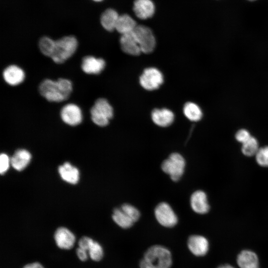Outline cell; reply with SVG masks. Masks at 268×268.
Listing matches in <instances>:
<instances>
[{"label": "cell", "mask_w": 268, "mask_h": 268, "mask_svg": "<svg viewBox=\"0 0 268 268\" xmlns=\"http://www.w3.org/2000/svg\"><path fill=\"white\" fill-rule=\"evenodd\" d=\"M72 90L71 82L63 78H59L56 81L45 79L39 86L41 95L50 102H61L66 100L69 97Z\"/></svg>", "instance_id": "cell-1"}, {"label": "cell", "mask_w": 268, "mask_h": 268, "mask_svg": "<svg viewBox=\"0 0 268 268\" xmlns=\"http://www.w3.org/2000/svg\"><path fill=\"white\" fill-rule=\"evenodd\" d=\"M172 255L165 246L156 244L148 248L139 262V268H171Z\"/></svg>", "instance_id": "cell-2"}, {"label": "cell", "mask_w": 268, "mask_h": 268, "mask_svg": "<svg viewBox=\"0 0 268 268\" xmlns=\"http://www.w3.org/2000/svg\"><path fill=\"white\" fill-rule=\"evenodd\" d=\"M77 46L78 41L74 36L63 37L56 41L54 51L50 58L55 63L62 64L74 54Z\"/></svg>", "instance_id": "cell-3"}, {"label": "cell", "mask_w": 268, "mask_h": 268, "mask_svg": "<svg viewBox=\"0 0 268 268\" xmlns=\"http://www.w3.org/2000/svg\"><path fill=\"white\" fill-rule=\"evenodd\" d=\"M91 117L94 124L100 127L107 126L113 116V109L104 98L97 99L90 109Z\"/></svg>", "instance_id": "cell-4"}, {"label": "cell", "mask_w": 268, "mask_h": 268, "mask_svg": "<svg viewBox=\"0 0 268 268\" xmlns=\"http://www.w3.org/2000/svg\"><path fill=\"white\" fill-rule=\"evenodd\" d=\"M185 165V160L181 154L173 153L162 162L161 169L173 181H177L184 173Z\"/></svg>", "instance_id": "cell-5"}, {"label": "cell", "mask_w": 268, "mask_h": 268, "mask_svg": "<svg viewBox=\"0 0 268 268\" xmlns=\"http://www.w3.org/2000/svg\"><path fill=\"white\" fill-rule=\"evenodd\" d=\"M141 52L145 54L151 53L156 44L155 39L151 30L144 25H137L134 31Z\"/></svg>", "instance_id": "cell-6"}, {"label": "cell", "mask_w": 268, "mask_h": 268, "mask_svg": "<svg viewBox=\"0 0 268 268\" xmlns=\"http://www.w3.org/2000/svg\"><path fill=\"white\" fill-rule=\"evenodd\" d=\"M154 215L158 222L164 227H173L178 221L175 212L166 202L160 203L156 206L154 210Z\"/></svg>", "instance_id": "cell-7"}, {"label": "cell", "mask_w": 268, "mask_h": 268, "mask_svg": "<svg viewBox=\"0 0 268 268\" xmlns=\"http://www.w3.org/2000/svg\"><path fill=\"white\" fill-rule=\"evenodd\" d=\"M139 82L146 90H155L163 83V76L160 70L155 67L147 68L140 76Z\"/></svg>", "instance_id": "cell-8"}, {"label": "cell", "mask_w": 268, "mask_h": 268, "mask_svg": "<svg viewBox=\"0 0 268 268\" xmlns=\"http://www.w3.org/2000/svg\"><path fill=\"white\" fill-rule=\"evenodd\" d=\"M187 245L190 252L197 257L205 256L209 249L208 241L202 235L190 236L187 239Z\"/></svg>", "instance_id": "cell-9"}, {"label": "cell", "mask_w": 268, "mask_h": 268, "mask_svg": "<svg viewBox=\"0 0 268 268\" xmlns=\"http://www.w3.org/2000/svg\"><path fill=\"white\" fill-rule=\"evenodd\" d=\"M60 115L63 121L70 126H77L82 120L80 108L72 103L64 106L61 109Z\"/></svg>", "instance_id": "cell-10"}, {"label": "cell", "mask_w": 268, "mask_h": 268, "mask_svg": "<svg viewBox=\"0 0 268 268\" xmlns=\"http://www.w3.org/2000/svg\"><path fill=\"white\" fill-rule=\"evenodd\" d=\"M54 240L59 248L69 250L73 247L76 238L74 234L68 228L61 227L55 231Z\"/></svg>", "instance_id": "cell-11"}, {"label": "cell", "mask_w": 268, "mask_h": 268, "mask_svg": "<svg viewBox=\"0 0 268 268\" xmlns=\"http://www.w3.org/2000/svg\"><path fill=\"white\" fill-rule=\"evenodd\" d=\"M105 65V62L103 59L87 56L82 59L81 67L86 73L97 74L103 71Z\"/></svg>", "instance_id": "cell-12"}, {"label": "cell", "mask_w": 268, "mask_h": 268, "mask_svg": "<svg viewBox=\"0 0 268 268\" xmlns=\"http://www.w3.org/2000/svg\"><path fill=\"white\" fill-rule=\"evenodd\" d=\"M120 41L121 49L125 53L130 55L137 56L141 53L134 31L122 34Z\"/></svg>", "instance_id": "cell-13"}, {"label": "cell", "mask_w": 268, "mask_h": 268, "mask_svg": "<svg viewBox=\"0 0 268 268\" xmlns=\"http://www.w3.org/2000/svg\"><path fill=\"white\" fill-rule=\"evenodd\" d=\"M190 203L192 209L198 214H205L209 211V205L207 196L202 191L195 192L191 197Z\"/></svg>", "instance_id": "cell-14"}, {"label": "cell", "mask_w": 268, "mask_h": 268, "mask_svg": "<svg viewBox=\"0 0 268 268\" xmlns=\"http://www.w3.org/2000/svg\"><path fill=\"white\" fill-rule=\"evenodd\" d=\"M3 77L9 85L16 86L22 83L25 78L23 69L16 65H10L3 70Z\"/></svg>", "instance_id": "cell-15"}, {"label": "cell", "mask_w": 268, "mask_h": 268, "mask_svg": "<svg viewBox=\"0 0 268 268\" xmlns=\"http://www.w3.org/2000/svg\"><path fill=\"white\" fill-rule=\"evenodd\" d=\"M133 9L138 18L146 19L153 15L155 7L151 0H135Z\"/></svg>", "instance_id": "cell-16"}, {"label": "cell", "mask_w": 268, "mask_h": 268, "mask_svg": "<svg viewBox=\"0 0 268 268\" xmlns=\"http://www.w3.org/2000/svg\"><path fill=\"white\" fill-rule=\"evenodd\" d=\"M151 118L156 125L166 127L171 125L173 122L174 115L171 110L168 109H155L151 113Z\"/></svg>", "instance_id": "cell-17"}, {"label": "cell", "mask_w": 268, "mask_h": 268, "mask_svg": "<svg viewBox=\"0 0 268 268\" xmlns=\"http://www.w3.org/2000/svg\"><path fill=\"white\" fill-rule=\"evenodd\" d=\"M237 265L240 268H259V259L253 251L243 250L238 255Z\"/></svg>", "instance_id": "cell-18"}, {"label": "cell", "mask_w": 268, "mask_h": 268, "mask_svg": "<svg viewBox=\"0 0 268 268\" xmlns=\"http://www.w3.org/2000/svg\"><path fill=\"white\" fill-rule=\"evenodd\" d=\"M59 173L62 179L69 184H75L79 180L78 170L68 162H66L59 167Z\"/></svg>", "instance_id": "cell-19"}, {"label": "cell", "mask_w": 268, "mask_h": 268, "mask_svg": "<svg viewBox=\"0 0 268 268\" xmlns=\"http://www.w3.org/2000/svg\"><path fill=\"white\" fill-rule=\"evenodd\" d=\"M31 159V155L25 149L17 150L10 159L12 166L17 171H21L28 165Z\"/></svg>", "instance_id": "cell-20"}, {"label": "cell", "mask_w": 268, "mask_h": 268, "mask_svg": "<svg viewBox=\"0 0 268 268\" xmlns=\"http://www.w3.org/2000/svg\"><path fill=\"white\" fill-rule=\"evenodd\" d=\"M137 26L135 21L128 14L119 15L115 29L122 35L132 32Z\"/></svg>", "instance_id": "cell-21"}, {"label": "cell", "mask_w": 268, "mask_h": 268, "mask_svg": "<svg viewBox=\"0 0 268 268\" xmlns=\"http://www.w3.org/2000/svg\"><path fill=\"white\" fill-rule=\"evenodd\" d=\"M119 17V15L115 10L107 9L101 16V24L105 29L112 31L116 28Z\"/></svg>", "instance_id": "cell-22"}, {"label": "cell", "mask_w": 268, "mask_h": 268, "mask_svg": "<svg viewBox=\"0 0 268 268\" xmlns=\"http://www.w3.org/2000/svg\"><path fill=\"white\" fill-rule=\"evenodd\" d=\"M112 218L119 227L123 229L130 228L134 223L132 219L121 207L114 210Z\"/></svg>", "instance_id": "cell-23"}, {"label": "cell", "mask_w": 268, "mask_h": 268, "mask_svg": "<svg viewBox=\"0 0 268 268\" xmlns=\"http://www.w3.org/2000/svg\"><path fill=\"white\" fill-rule=\"evenodd\" d=\"M185 116L191 121H199L202 117V112L200 107L193 102L187 103L183 109Z\"/></svg>", "instance_id": "cell-24"}, {"label": "cell", "mask_w": 268, "mask_h": 268, "mask_svg": "<svg viewBox=\"0 0 268 268\" xmlns=\"http://www.w3.org/2000/svg\"><path fill=\"white\" fill-rule=\"evenodd\" d=\"M259 148L257 139L252 136L248 140L242 144L241 150L244 155L251 157L255 156Z\"/></svg>", "instance_id": "cell-25"}, {"label": "cell", "mask_w": 268, "mask_h": 268, "mask_svg": "<svg viewBox=\"0 0 268 268\" xmlns=\"http://www.w3.org/2000/svg\"><path fill=\"white\" fill-rule=\"evenodd\" d=\"M55 43L56 41L49 37L44 36L39 41L40 51L44 55L51 57L54 51Z\"/></svg>", "instance_id": "cell-26"}, {"label": "cell", "mask_w": 268, "mask_h": 268, "mask_svg": "<svg viewBox=\"0 0 268 268\" xmlns=\"http://www.w3.org/2000/svg\"><path fill=\"white\" fill-rule=\"evenodd\" d=\"M89 257L94 261H100L103 257L104 251L102 246L94 241L87 251Z\"/></svg>", "instance_id": "cell-27"}, {"label": "cell", "mask_w": 268, "mask_h": 268, "mask_svg": "<svg viewBox=\"0 0 268 268\" xmlns=\"http://www.w3.org/2000/svg\"><path fill=\"white\" fill-rule=\"evenodd\" d=\"M255 156L260 166L268 167V146L260 148Z\"/></svg>", "instance_id": "cell-28"}, {"label": "cell", "mask_w": 268, "mask_h": 268, "mask_svg": "<svg viewBox=\"0 0 268 268\" xmlns=\"http://www.w3.org/2000/svg\"><path fill=\"white\" fill-rule=\"evenodd\" d=\"M121 208L125 211L135 223L140 217L139 210L131 204L126 203L122 205Z\"/></svg>", "instance_id": "cell-29"}, {"label": "cell", "mask_w": 268, "mask_h": 268, "mask_svg": "<svg viewBox=\"0 0 268 268\" xmlns=\"http://www.w3.org/2000/svg\"><path fill=\"white\" fill-rule=\"evenodd\" d=\"M10 163V159L5 153H1L0 156V173H5L8 170Z\"/></svg>", "instance_id": "cell-30"}, {"label": "cell", "mask_w": 268, "mask_h": 268, "mask_svg": "<svg viewBox=\"0 0 268 268\" xmlns=\"http://www.w3.org/2000/svg\"><path fill=\"white\" fill-rule=\"evenodd\" d=\"M251 136L249 132L246 129L239 130L235 134L236 139L242 144L248 140Z\"/></svg>", "instance_id": "cell-31"}, {"label": "cell", "mask_w": 268, "mask_h": 268, "mask_svg": "<svg viewBox=\"0 0 268 268\" xmlns=\"http://www.w3.org/2000/svg\"><path fill=\"white\" fill-rule=\"evenodd\" d=\"M93 242L94 240L92 238L87 236H83L78 241V247L87 251Z\"/></svg>", "instance_id": "cell-32"}, {"label": "cell", "mask_w": 268, "mask_h": 268, "mask_svg": "<svg viewBox=\"0 0 268 268\" xmlns=\"http://www.w3.org/2000/svg\"><path fill=\"white\" fill-rule=\"evenodd\" d=\"M76 253L78 259L81 261H85L89 257L88 252L79 247L76 249Z\"/></svg>", "instance_id": "cell-33"}, {"label": "cell", "mask_w": 268, "mask_h": 268, "mask_svg": "<svg viewBox=\"0 0 268 268\" xmlns=\"http://www.w3.org/2000/svg\"><path fill=\"white\" fill-rule=\"evenodd\" d=\"M23 268H44V267L38 262H34L26 265Z\"/></svg>", "instance_id": "cell-34"}, {"label": "cell", "mask_w": 268, "mask_h": 268, "mask_svg": "<svg viewBox=\"0 0 268 268\" xmlns=\"http://www.w3.org/2000/svg\"><path fill=\"white\" fill-rule=\"evenodd\" d=\"M217 268H235L232 266L231 265H230L228 264H225L224 265H221Z\"/></svg>", "instance_id": "cell-35"}, {"label": "cell", "mask_w": 268, "mask_h": 268, "mask_svg": "<svg viewBox=\"0 0 268 268\" xmlns=\"http://www.w3.org/2000/svg\"><path fill=\"white\" fill-rule=\"evenodd\" d=\"M94 1H97V2H99V1H102L103 0H92Z\"/></svg>", "instance_id": "cell-36"}, {"label": "cell", "mask_w": 268, "mask_h": 268, "mask_svg": "<svg viewBox=\"0 0 268 268\" xmlns=\"http://www.w3.org/2000/svg\"></svg>", "instance_id": "cell-37"}]
</instances>
